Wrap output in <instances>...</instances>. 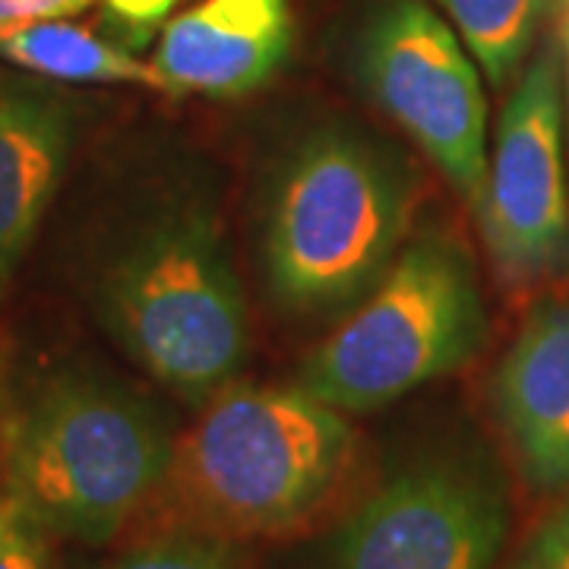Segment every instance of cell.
<instances>
[{
  "label": "cell",
  "mask_w": 569,
  "mask_h": 569,
  "mask_svg": "<svg viewBox=\"0 0 569 569\" xmlns=\"http://www.w3.org/2000/svg\"><path fill=\"white\" fill-rule=\"evenodd\" d=\"M346 411L301 387H244L206 402L174 443L164 488L219 538H276L307 526L355 459Z\"/></svg>",
  "instance_id": "1"
},
{
  "label": "cell",
  "mask_w": 569,
  "mask_h": 569,
  "mask_svg": "<svg viewBox=\"0 0 569 569\" xmlns=\"http://www.w3.org/2000/svg\"><path fill=\"white\" fill-rule=\"evenodd\" d=\"M174 440L137 396L92 377H58L3 430V500L44 535L118 538L162 493Z\"/></svg>",
  "instance_id": "2"
},
{
  "label": "cell",
  "mask_w": 569,
  "mask_h": 569,
  "mask_svg": "<svg viewBox=\"0 0 569 569\" xmlns=\"http://www.w3.org/2000/svg\"><path fill=\"white\" fill-rule=\"evenodd\" d=\"M411 219V183L365 137L320 130L284 162L266 216L269 291L317 313L361 301L387 276Z\"/></svg>",
  "instance_id": "3"
},
{
  "label": "cell",
  "mask_w": 569,
  "mask_h": 569,
  "mask_svg": "<svg viewBox=\"0 0 569 569\" xmlns=\"http://www.w3.org/2000/svg\"><path fill=\"white\" fill-rule=\"evenodd\" d=\"M102 310L121 346L190 406L212 402L250 351L241 282L200 209L142 228L104 276Z\"/></svg>",
  "instance_id": "4"
},
{
  "label": "cell",
  "mask_w": 569,
  "mask_h": 569,
  "mask_svg": "<svg viewBox=\"0 0 569 569\" xmlns=\"http://www.w3.org/2000/svg\"><path fill=\"white\" fill-rule=\"evenodd\" d=\"M485 336L488 317L468 253L443 234H425L307 355L298 387L339 411H373L466 367Z\"/></svg>",
  "instance_id": "5"
},
{
  "label": "cell",
  "mask_w": 569,
  "mask_h": 569,
  "mask_svg": "<svg viewBox=\"0 0 569 569\" xmlns=\"http://www.w3.org/2000/svg\"><path fill=\"white\" fill-rule=\"evenodd\" d=\"M355 73L456 193L478 203L490 159L488 96L447 17L427 0H380L358 32Z\"/></svg>",
  "instance_id": "6"
},
{
  "label": "cell",
  "mask_w": 569,
  "mask_h": 569,
  "mask_svg": "<svg viewBox=\"0 0 569 569\" xmlns=\"http://www.w3.org/2000/svg\"><path fill=\"white\" fill-rule=\"evenodd\" d=\"M475 209L490 260L507 282H541L569 263L563 70L553 44L519 73Z\"/></svg>",
  "instance_id": "7"
},
{
  "label": "cell",
  "mask_w": 569,
  "mask_h": 569,
  "mask_svg": "<svg viewBox=\"0 0 569 569\" xmlns=\"http://www.w3.org/2000/svg\"><path fill=\"white\" fill-rule=\"evenodd\" d=\"M507 500L481 471L421 466L392 478L339 531L326 569H493Z\"/></svg>",
  "instance_id": "8"
},
{
  "label": "cell",
  "mask_w": 569,
  "mask_h": 569,
  "mask_svg": "<svg viewBox=\"0 0 569 569\" xmlns=\"http://www.w3.org/2000/svg\"><path fill=\"white\" fill-rule=\"evenodd\" d=\"M291 51V0H200L159 36V92L241 99L272 80Z\"/></svg>",
  "instance_id": "9"
},
{
  "label": "cell",
  "mask_w": 569,
  "mask_h": 569,
  "mask_svg": "<svg viewBox=\"0 0 569 569\" xmlns=\"http://www.w3.org/2000/svg\"><path fill=\"white\" fill-rule=\"evenodd\" d=\"M493 402L526 481L569 493V305L526 320L497 367Z\"/></svg>",
  "instance_id": "10"
},
{
  "label": "cell",
  "mask_w": 569,
  "mask_h": 569,
  "mask_svg": "<svg viewBox=\"0 0 569 569\" xmlns=\"http://www.w3.org/2000/svg\"><path fill=\"white\" fill-rule=\"evenodd\" d=\"M70 142L73 123L61 99L0 82V288L20 266L58 193Z\"/></svg>",
  "instance_id": "11"
},
{
  "label": "cell",
  "mask_w": 569,
  "mask_h": 569,
  "mask_svg": "<svg viewBox=\"0 0 569 569\" xmlns=\"http://www.w3.org/2000/svg\"><path fill=\"white\" fill-rule=\"evenodd\" d=\"M0 58L22 70L63 82H130L159 89L152 63H142L130 51L104 41L92 29L70 20H44L0 39Z\"/></svg>",
  "instance_id": "12"
},
{
  "label": "cell",
  "mask_w": 569,
  "mask_h": 569,
  "mask_svg": "<svg viewBox=\"0 0 569 569\" xmlns=\"http://www.w3.org/2000/svg\"><path fill=\"white\" fill-rule=\"evenodd\" d=\"M437 7L447 13L490 89H507L522 73L553 0H437Z\"/></svg>",
  "instance_id": "13"
},
{
  "label": "cell",
  "mask_w": 569,
  "mask_h": 569,
  "mask_svg": "<svg viewBox=\"0 0 569 569\" xmlns=\"http://www.w3.org/2000/svg\"><path fill=\"white\" fill-rule=\"evenodd\" d=\"M99 569H244L228 538L206 531H171L121 550Z\"/></svg>",
  "instance_id": "14"
},
{
  "label": "cell",
  "mask_w": 569,
  "mask_h": 569,
  "mask_svg": "<svg viewBox=\"0 0 569 569\" xmlns=\"http://www.w3.org/2000/svg\"><path fill=\"white\" fill-rule=\"evenodd\" d=\"M41 535L39 526L0 497V569H51Z\"/></svg>",
  "instance_id": "15"
},
{
  "label": "cell",
  "mask_w": 569,
  "mask_h": 569,
  "mask_svg": "<svg viewBox=\"0 0 569 569\" xmlns=\"http://www.w3.org/2000/svg\"><path fill=\"white\" fill-rule=\"evenodd\" d=\"M509 569H569V500L531 531Z\"/></svg>",
  "instance_id": "16"
},
{
  "label": "cell",
  "mask_w": 569,
  "mask_h": 569,
  "mask_svg": "<svg viewBox=\"0 0 569 569\" xmlns=\"http://www.w3.org/2000/svg\"><path fill=\"white\" fill-rule=\"evenodd\" d=\"M111 22L121 29V36L133 44H146L156 36V29L168 26V17L181 0H102Z\"/></svg>",
  "instance_id": "17"
},
{
  "label": "cell",
  "mask_w": 569,
  "mask_h": 569,
  "mask_svg": "<svg viewBox=\"0 0 569 569\" xmlns=\"http://www.w3.org/2000/svg\"><path fill=\"white\" fill-rule=\"evenodd\" d=\"M96 0H0V39L44 20H70Z\"/></svg>",
  "instance_id": "18"
},
{
  "label": "cell",
  "mask_w": 569,
  "mask_h": 569,
  "mask_svg": "<svg viewBox=\"0 0 569 569\" xmlns=\"http://www.w3.org/2000/svg\"><path fill=\"white\" fill-rule=\"evenodd\" d=\"M560 17V70H563V92L569 99V0H553Z\"/></svg>",
  "instance_id": "19"
}]
</instances>
